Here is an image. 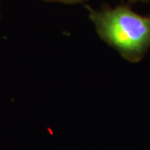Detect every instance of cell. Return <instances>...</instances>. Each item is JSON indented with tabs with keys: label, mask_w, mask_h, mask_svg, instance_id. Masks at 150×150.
Instances as JSON below:
<instances>
[{
	"label": "cell",
	"mask_w": 150,
	"mask_h": 150,
	"mask_svg": "<svg viewBox=\"0 0 150 150\" xmlns=\"http://www.w3.org/2000/svg\"><path fill=\"white\" fill-rule=\"evenodd\" d=\"M131 2H147V1H149V0H129Z\"/></svg>",
	"instance_id": "3"
},
{
	"label": "cell",
	"mask_w": 150,
	"mask_h": 150,
	"mask_svg": "<svg viewBox=\"0 0 150 150\" xmlns=\"http://www.w3.org/2000/svg\"><path fill=\"white\" fill-rule=\"evenodd\" d=\"M1 1H2V0H0V7H1ZM0 16H1V15H0Z\"/></svg>",
	"instance_id": "4"
},
{
	"label": "cell",
	"mask_w": 150,
	"mask_h": 150,
	"mask_svg": "<svg viewBox=\"0 0 150 150\" xmlns=\"http://www.w3.org/2000/svg\"><path fill=\"white\" fill-rule=\"evenodd\" d=\"M45 2H51V3H60V4H74L78 3H83L87 0H43Z\"/></svg>",
	"instance_id": "2"
},
{
	"label": "cell",
	"mask_w": 150,
	"mask_h": 150,
	"mask_svg": "<svg viewBox=\"0 0 150 150\" xmlns=\"http://www.w3.org/2000/svg\"><path fill=\"white\" fill-rule=\"evenodd\" d=\"M88 18L98 37L130 63H139L150 48V17L142 16L129 6H87Z\"/></svg>",
	"instance_id": "1"
}]
</instances>
